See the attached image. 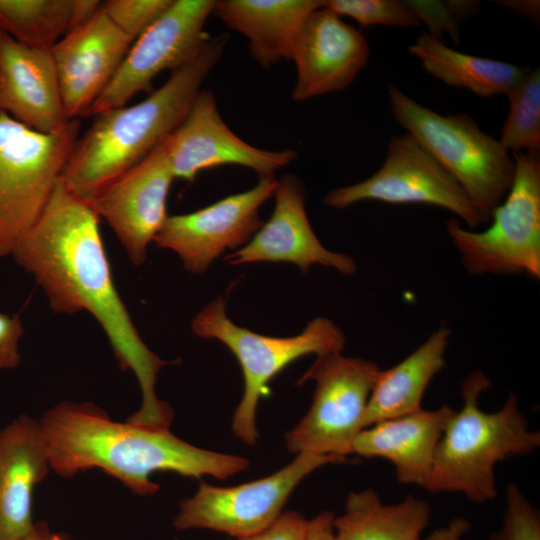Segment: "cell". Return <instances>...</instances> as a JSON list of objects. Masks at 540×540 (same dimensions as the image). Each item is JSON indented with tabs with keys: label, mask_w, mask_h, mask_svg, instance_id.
<instances>
[{
	"label": "cell",
	"mask_w": 540,
	"mask_h": 540,
	"mask_svg": "<svg viewBox=\"0 0 540 540\" xmlns=\"http://www.w3.org/2000/svg\"><path fill=\"white\" fill-rule=\"evenodd\" d=\"M323 6L336 15L354 19L362 27L389 25L419 26L422 18L410 2L398 0H328Z\"/></svg>",
	"instance_id": "obj_28"
},
{
	"label": "cell",
	"mask_w": 540,
	"mask_h": 540,
	"mask_svg": "<svg viewBox=\"0 0 540 540\" xmlns=\"http://www.w3.org/2000/svg\"><path fill=\"white\" fill-rule=\"evenodd\" d=\"M226 42L225 35L209 39L193 59L141 102L95 115L62 172L65 188L87 201L171 135L221 59Z\"/></svg>",
	"instance_id": "obj_3"
},
{
	"label": "cell",
	"mask_w": 540,
	"mask_h": 540,
	"mask_svg": "<svg viewBox=\"0 0 540 540\" xmlns=\"http://www.w3.org/2000/svg\"><path fill=\"white\" fill-rule=\"evenodd\" d=\"M450 337V328L442 325L398 364L379 370L366 407L363 429L422 409L427 387L446 367L445 353Z\"/></svg>",
	"instance_id": "obj_23"
},
{
	"label": "cell",
	"mask_w": 540,
	"mask_h": 540,
	"mask_svg": "<svg viewBox=\"0 0 540 540\" xmlns=\"http://www.w3.org/2000/svg\"><path fill=\"white\" fill-rule=\"evenodd\" d=\"M334 513L323 511L313 519L308 520L304 540H334Z\"/></svg>",
	"instance_id": "obj_33"
},
{
	"label": "cell",
	"mask_w": 540,
	"mask_h": 540,
	"mask_svg": "<svg viewBox=\"0 0 540 540\" xmlns=\"http://www.w3.org/2000/svg\"><path fill=\"white\" fill-rule=\"evenodd\" d=\"M12 256L34 277L54 312L85 310L96 318L120 367L131 370L140 386L141 406L128 421L170 428L173 410L155 392L157 376L168 362L142 340L116 290L99 217L65 188L61 178Z\"/></svg>",
	"instance_id": "obj_1"
},
{
	"label": "cell",
	"mask_w": 540,
	"mask_h": 540,
	"mask_svg": "<svg viewBox=\"0 0 540 540\" xmlns=\"http://www.w3.org/2000/svg\"><path fill=\"white\" fill-rule=\"evenodd\" d=\"M172 0H108L101 7L108 18L134 41L169 6Z\"/></svg>",
	"instance_id": "obj_29"
},
{
	"label": "cell",
	"mask_w": 540,
	"mask_h": 540,
	"mask_svg": "<svg viewBox=\"0 0 540 540\" xmlns=\"http://www.w3.org/2000/svg\"><path fill=\"white\" fill-rule=\"evenodd\" d=\"M22 335L20 317L0 313V371L16 368L20 364L19 342Z\"/></svg>",
	"instance_id": "obj_32"
},
{
	"label": "cell",
	"mask_w": 540,
	"mask_h": 540,
	"mask_svg": "<svg viewBox=\"0 0 540 540\" xmlns=\"http://www.w3.org/2000/svg\"><path fill=\"white\" fill-rule=\"evenodd\" d=\"M226 300L218 297L191 321L195 335L223 343L240 364L244 391L232 420L235 436L248 445L258 439L256 414L268 383L299 358L329 352H342L346 344L343 331L330 319L316 317L304 330L291 337L258 334L233 323L226 314Z\"/></svg>",
	"instance_id": "obj_6"
},
{
	"label": "cell",
	"mask_w": 540,
	"mask_h": 540,
	"mask_svg": "<svg viewBox=\"0 0 540 540\" xmlns=\"http://www.w3.org/2000/svg\"><path fill=\"white\" fill-rule=\"evenodd\" d=\"M166 145L174 177L189 182L200 171L223 165L249 168L260 178L274 177L297 157L292 149L268 151L239 138L222 120L208 90L197 93L183 121L166 138Z\"/></svg>",
	"instance_id": "obj_15"
},
{
	"label": "cell",
	"mask_w": 540,
	"mask_h": 540,
	"mask_svg": "<svg viewBox=\"0 0 540 540\" xmlns=\"http://www.w3.org/2000/svg\"><path fill=\"white\" fill-rule=\"evenodd\" d=\"M273 196L275 206L269 220L247 244L224 257L227 263H292L303 273L320 264L345 276L356 272L352 257L330 251L319 241L307 217L302 183L295 176L286 175L277 180Z\"/></svg>",
	"instance_id": "obj_17"
},
{
	"label": "cell",
	"mask_w": 540,
	"mask_h": 540,
	"mask_svg": "<svg viewBox=\"0 0 540 540\" xmlns=\"http://www.w3.org/2000/svg\"><path fill=\"white\" fill-rule=\"evenodd\" d=\"M2 35H3V31L0 30V39H1Z\"/></svg>",
	"instance_id": "obj_39"
},
{
	"label": "cell",
	"mask_w": 540,
	"mask_h": 540,
	"mask_svg": "<svg viewBox=\"0 0 540 540\" xmlns=\"http://www.w3.org/2000/svg\"><path fill=\"white\" fill-rule=\"evenodd\" d=\"M364 200L438 206L457 215L472 230L487 224L453 176L408 132L392 137L386 158L376 173L356 184L329 191L324 204L344 209Z\"/></svg>",
	"instance_id": "obj_10"
},
{
	"label": "cell",
	"mask_w": 540,
	"mask_h": 540,
	"mask_svg": "<svg viewBox=\"0 0 540 540\" xmlns=\"http://www.w3.org/2000/svg\"><path fill=\"white\" fill-rule=\"evenodd\" d=\"M503 4L529 17L536 18L539 14L538 1H504Z\"/></svg>",
	"instance_id": "obj_37"
},
{
	"label": "cell",
	"mask_w": 540,
	"mask_h": 540,
	"mask_svg": "<svg viewBox=\"0 0 540 540\" xmlns=\"http://www.w3.org/2000/svg\"><path fill=\"white\" fill-rule=\"evenodd\" d=\"M409 52L430 75L484 98L507 96L529 71L504 61L462 53L426 32L409 47Z\"/></svg>",
	"instance_id": "obj_25"
},
{
	"label": "cell",
	"mask_w": 540,
	"mask_h": 540,
	"mask_svg": "<svg viewBox=\"0 0 540 540\" xmlns=\"http://www.w3.org/2000/svg\"><path fill=\"white\" fill-rule=\"evenodd\" d=\"M430 506L413 495L382 503L372 488L351 492L333 520L334 540H418L429 525Z\"/></svg>",
	"instance_id": "obj_24"
},
{
	"label": "cell",
	"mask_w": 540,
	"mask_h": 540,
	"mask_svg": "<svg viewBox=\"0 0 540 540\" xmlns=\"http://www.w3.org/2000/svg\"><path fill=\"white\" fill-rule=\"evenodd\" d=\"M50 470L39 420L23 414L0 429V540L34 529L33 492Z\"/></svg>",
	"instance_id": "obj_20"
},
{
	"label": "cell",
	"mask_w": 540,
	"mask_h": 540,
	"mask_svg": "<svg viewBox=\"0 0 540 540\" xmlns=\"http://www.w3.org/2000/svg\"><path fill=\"white\" fill-rule=\"evenodd\" d=\"M133 42L100 7L87 23L68 32L51 49L68 120L88 115Z\"/></svg>",
	"instance_id": "obj_16"
},
{
	"label": "cell",
	"mask_w": 540,
	"mask_h": 540,
	"mask_svg": "<svg viewBox=\"0 0 540 540\" xmlns=\"http://www.w3.org/2000/svg\"><path fill=\"white\" fill-rule=\"evenodd\" d=\"M50 469L69 478L100 469L139 496L155 494L157 472L226 479L249 467V460L189 444L170 428L114 421L93 403L63 401L39 419Z\"/></svg>",
	"instance_id": "obj_2"
},
{
	"label": "cell",
	"mask_w": 540,
	"mask_h": 540,
	"mask_svg": "<svg viewBox=\"0 0 540 540\" xmlns=\"http://www.w3.org/2000/svg\"><path fill=\"white\" fill-rule=\"evenodd\" d=\"M320 0H220L213 14L249 40L251 56L264 68L291 60L306 17Z\"/></svg>",
	"instance_id": "obj_22"
},
{
	"label": "cell",
	"mask_w": 540,
	"mask_h": 540,
	"mask_svg": "<svg viewBox=\"0 0 540 540\" xmlns=\"http://www.w3.org/2000/svg\"><path fill=\"white\" fill-rule=\"evenodd\" d=\"M277 180L260 178L251 189L207 207L168 216L154 242L175 252L192 273H203L227 249L247 244L261 228L260 207L274 194Z\"/></svg>",
	"instance_id": "obj_13"
},
{
	"label": "cell",
	"mask_w": 540,
	"mask_h": 540,
	"mask_svg": "<svg viewBox=\"0 0 540 540\" xmlns=\"http://www.w3.org/2000/svg\"><path fill=\"white\" fill-rule=\"evenodd\" d=\"M515 174L504 200L492 212L490 225L476 231L457 219L446 229L471 275L527 274L540 278V155L513 154Z\"/></svg>",
	"instance_id": "obj_8"
},
{
	"label": "cell",
	"mask_w": 540,
	"mask_h": 540,
	"mask_svg": "<svg viewBox=\"0 0 540 540\" xmlns=\"http://www.w3.org/2000/svg\"><path fill=\"white\" fill-rule=\"evenodd\" d=\"M100 7L97 0H72L69 32L87 23Z\"/></svg>",
	"instance_id": "obj_35"
},
{
	"label": "cell",
	"mask_w": 540,
	"mask_h": 540,
	"mask_svg": "<svg viewBox=\"0 0 540 540\" xmlns=\"http://www.w3.org/2000/svg\"><path fill=\"white\" fill-rule=\"evenodd\" d=\"M470 528V522L466 518L454 517L445 526L418 540H462Z\"/></svg>",
	"instance_id": "obj_34"
},
{
	"label": "cell",
	"mask_w": 540,
	"mask_h": 540,
	"mask_svg": "<svg viewBox=\"0 0 540 540\" xmlns=\"http://www.w3.org/2000/svg\"><path fill=\"white\" fill-rule=\"evenodd\" d=\"M490 387V379L480 371L464 380L463 404L452 413L438 442L427 491L457 492L474 503H486L498 495L496 464L540 446V432L529 427L515 394L495 412L480 408V397Z\"/></svg>",
	"instance_id": "obj_4"
},
{
	"label": "cell",
	"mask_w": 540,
	"mask_h": 540,
	"mask_svg": "<svg viewBox=\"0 0 540 540\" xmlns=\"http://www.w3.org/2000/svg\"><path fill=\"white\" fill-rule=\"evenodd\" d=\"M19 540H71L68 536L51 531L46 523L37 522L34 529Z\"/></svg>",
	"instance_id": "obj_36"
},
{
	"label": "cell",
	"mask_w": 540,
	"mask_h": 540,
	"mask_svg": "<svg viewBox=\"0 0 540 540\" xmlns=\"http://www.w3.org/2000/svg\"><path fill=\"white\" fill-rule=\"evenodd\" d=\"M453 412L442 405L377 422L360 431L352 454L387 459L395 467L398 482L424 488L436 447Z\"/></svg>",
	"instance_id": "obj_21"
},
{
	"label": "cell",
	"mask_w": 540,
	"mask_h": 540,
	"mask_svg": "<svg viewBox=\"0 0 540 540\" xmlns=\"http://www.w3.org/2000/svg\"><path fill=\"white\" fill-rule=\"evenodd\" d=\"M391 111L453 176L475 207L490 222L509 192L515 161L499 139L483 132L467 114L441 115L389 88Z\"/></svg>",
	"instance_id": "obj_5"
},
{
	"label": "cell",
	"mask_w": 540,
	"mask_h": 540,
	"mask_svg": "<svg viewBox=\"0 0 540 540\" xmlns=\"http://www.w3.org/2000/svg\"><path fill=\"white\" fill-rule=\"evenodd\" d=\"M72 0H0V30L29 48L48 50L69 32Z\"/></svg>",
	"instance_id": "obj_26"
},
{
	"label": "cell",
	"mask_w": 540,
	"mask_h": 540,
	"mask_svg": "<svg viewBox=\"0 0 540 540\" xmlns=\"http://www.w3.org/2000/svg\"><path fill=\"white\" fill-rule=\"evenodd\" d=\"M0 111L41 133L54 132L69 121L51 51L21 45L4 32L0 39Z\"/></svg>",
	"instance_id": "obj_19"
},
{
	"label": "cell",
	"mask_w": 540,
	"mask_h": 540,
	"mask_svg": "<svg viewBox=\"0 0 540 540\" xmlns=\"http://www.w3.org/2000/svg\"><path fill=\"white\" fill-rule=\"evenodd\" d=\"M489 540H502L500 532L498 531V532L492 533L489 536Z\"/></svg>",
	"instance_id": "obj_38"
},
{
	"label": "cell",
	"mask_w": 540,
	"mask_h": 540,
	"mask_svg": "<svg viewBox=\"0 0 540 540\" xmlns=\"http://www.w3.org/2000/svg\"><path fill=\"white\" fill-rule=\"evenodd\" d=\"M173 179L165 139L86 201L107 221L134 265L144 263L149 244L168 217L167 198Z\"/></svg>",
	"instance_id": "obj_14"
},
{
	"label": "cell",
	"mask_w": 540,
	"mask_h": 540,
	"mask_svg": "<svg viewBox=\"0 0 540 540\" xmlns=\"http://www.w3.org/2000/svg\"><path fill=\"white\" fill-rule=\"evenodd\" d=\"M345 462L347 458L300 453L282 469L258 480L231 487L202 483L180 503L174 527L210 529L234 538L257 533L280 517L291 493L306 476L326 464Z\"/></svg>",
	"instance_id": "obj_11"
},
{
	"label": "cell",
	"mask_w": 540,
	"mask_h": 540,
	"mask_svg": "<svg viewBox=\"0 0 540 540\" xmlns=\"http://www.w3.org/2000/svg\"><path fill=\"white\" fill-rule=\"evenodd\" d=\"M307 526L308 520L302 514L286 511L262 531L233 540H304Z\"/></svg>",
	"instance_id": "obj_31"
},
{
	"label": "cell",
	"mask_w": 540,
	"mask_h": 540,
	"mask_svg": "<svg viewBox=\"0 0 540 540\" xmlns=\"http://www.w3.org/2000/svg\"><path fill=\"white\" fill-rule=\"evenodd\" d=\"M379 370L372 361L346 357L341 352L317 356L297 382L303 385L313 380L316 387L308 412L285 433L287 449L296 455H352Z\"/></svg>",
	"instance_id": "obj_9"
},
{
	"label": "cell",
	"mask_w": 540,
	"mask_h": 540,
	"mask_svg": "<svg viewBox=\"0 0 540 540\" xmlns=\"http://www.w3.org/2000/svg\"><path fill=\"white\" fill-rule=\"evenodd\" d=\"M215 0H172L162 14L133 42L115 76L87 116L126 105L153 79L193 59L209 40L204 27Z\"/></svg>",
	"instance_id": "obj_12"
},
{
	"label": "cell",
	"mask_w": 540,
	"mask_h": 540,
	"mask_svg": "<svg viewBox=\"0 0 540 540\" xmlns=\"http://www.w3.org/2000/svg\"><path fill=\"white\" fill-rule=\"evenodd\" d=\"M509 112L501 144L513 154L540 151V71L527 74L507 94Z\"/></svg>",
	"instance_id": "obj_27"
},
{
	"label": "cell",
	"mask_w": 540,
	"mask_h": 540,
	"mask_svg": "<svg viewBox=\"0 0 540 540\" xmlns=\"http://www.w3.org/2000/svg\"><path fill=\"white\" fill-rule=\"evenodd\" d=\"M369 46L363 34L322 6L304 20L292 58L297 80L294 101L346 89L367 65Z\"/></svg>",
	"instance_id": "obj_18"
},
{
	"label": "cell",
	"mask_w": 540,
	"mask_h": 540,
	"mask_svg": "<svg viewBox=\"0 0 540 540\" xmlns=\"http://www.w3.org/2000/svg\"><path fill=\"white\" fill-rule=\"evenodd\" d=\"M80 120L51 133L0 111V257L12 255L46 207L79 139Z\"/></svg>",
	"instance_id": "obj_7"
},
{
	"label": "cell",
	"mask_w": 540,
	"mask_h": 540,
	"mask_svg": "<svg viewBox=\"0 0 540 540\" xmlns=\"http://www.w3.org/2000/svg\"><path fill=\"white\" fill-rule=\"evenodd\" d=\"M506 508L502 540H540V515L519 487L511 483L506 489Z\"/></svg>",
	"instance_id": "obj_30"
}]
</instances>
